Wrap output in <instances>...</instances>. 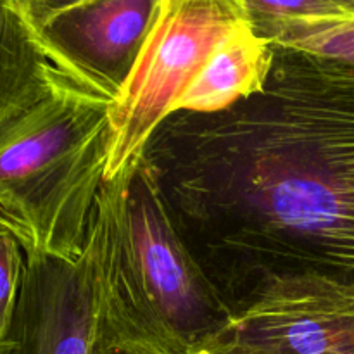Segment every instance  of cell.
<instances>
[{
	"label": "cell",
	"mask_w": 354,
	"mask_h": 354,
	"mask_svg": "<svg viewBox=\"0 0 354 354\" xmlns=\"http://www.w3.org/2000/svg\"><path fill=\"white\" fill-rule=\"evenodd\" d=\"M99 324L97 239L90 223L85 251L76 261L26 258L0 354H90Z\"/></svg>",
	"instance_id": "7"
},
{
	"label": "cell",
	"mask_w": 354,
	"mask_h": 354,
	"mask_svg": "<svg viewBox=\"0 0 354 354\" xmlns=\"http://www.w3.org/2000/svg\"><path fill=\"white\" fill-rule=\"evenodd\" d=\"M203 349L354 354V280L301 273L263 283L234 308L223 330Z\"/></svg>",
	"instance_id": "5"
},
{
	"label": "cell",
	"mask_w": 354,
	"mask_h": 354,
	"mask_svg": "<svg viewBox=\"0 0 354 354\" xmlns=\"http://www.w3.org/2000/svg\"><path fill=\"white\" fill-rule=\"evenodd\" d=\"M100 317L165 354H194L232 317L142 158L102 182L93 213Z\"/></svg>",
	"instance_id": "2"
},
{
	"label": "cell",
	"mask_w": 354,
	"mask_h": 354,
	"mask_svg": "<svg viewBox=\"0 0 354 354\" xmlns=\"http://www.w3.org/2000/svg\"><path fill=\"white\" fill-rule=\"evenodd\" d=\"M272 61L270 41L244 19L218 44L171 114H214L235 106L263 88Z\"/></svg>",
	"instance_id": "9"
},
{
	"label": "cell",
	"mask_w": 354,
	"mask_h": 354,
	"mask_svg": "<svg viewBox=\"0 0 354 354\" xmlns=\"http://www.w3.org/2000/svg\"><path fill=\"white\" fill-rule=\"evenodd\" d=\"M194 354H230V353L214 351V349H201V351H197V353H194Z\"/></svg>",
	"instance_id": "13"
},
{
	"label": "cell",
	"mask_w": 354,
	"mask_h": 354,
	"mask_svg": "<svg viewBox=\"0 0 354 354\" xmlns=\"http://www.w3.org/2000/svg\"><path fill=\"white\" fill-rule=\"evenodd\" d=\"M90 354H165L154 346H149L137 339L127 337L120 332L107 327L100 317L99 328H97L95 341H93Z\"/></svg>",
	"instance_id": "12"
},
{
	"label": "cell",
	"mask_w": 354,
	"mask_h": 354,
	"mask_svg": "<svg viewBox=\"0 0 354 354\" xmlns=\"http://www.w3.org/2000/svg\"><path fill=\"white\" fill-rule=\"evenodd\" d=\"M270 45L259 92L175 113L152 147L176 228L230 308L283 277L354 280V75Z\"/></svg>",
	"instance_id": "1"
},
{
	"label": "cell",
	"mask_w": 354,
	"mask_h": 354,
	"mask_svg": "<svg viewBox=\"0 0 354 354\" xmlns=\"http://www.w3.org/2000/svg\"><path fill=\"white\" fill-rule=\"evenodd\" d=\"M244 19L239 0H161L130 76L107 107L104 182L140 156L218 44Z\"/></svg>",
	"instance_id": "4"
},
{
	"label": "cell",
	"mask_w": 354,
	"mask_h": 354,
	"mask_svg": "<svg viewBox=\"0 0 354 354\" xmlns=\"http://www.w3.org/2000/svg\"><path fill=\"white\" fill-rule=\"evenodd\" d=\"M64 93L92 95L55 66L26 0H0V128Z\"/></svg>",
	"instance_id": "8"
},
{
	"label": "cell",
	"mask_w": 354,
	"mask_h": 354,
	"mask_svg": "<svg viewBox=\"0 0 354 354\" xmlns=\"http://www.w3.org/2000/svg\"><path fill=\"white\" fill-rule=\"evenodd\" d=\"M26 259L16 239L0 228V341L6 337L19 297Z\"/></svg>",
	"instance_id": "11"
},
{
	"label": "cell",
	"mask_w": 354,
	"mask_h": 354,
	"mask_svg": "<svg viewBox=\"0 0 354 354\" xmlns=\"http://www.w3.org/2000/svg\"><path fill=\"white\" fill-rule=\"evenodd\" d=\"M161 0H26L55 66L113 104L130 76Z\"/></svg>",
	"instance_id": "6"
},
{
	"label": "cell",
	"mask_w": 354,
	"mask_h": 354,
	"mask_svg": "<svg viewBox=\"0 0 354 354\" xmlns=\"http://www.w3.org/2000/svg\"><path fill=\"white\" fill-rule=\"evenodd\" d=\"M109 102L64 93L0 128V228L26 258L85 251L109 152Z\"/></svg>",
	"instance_id": "3"
},
{
	"label": "cell",
	"mask_w": 354,
	"mask_h": 354,
	"mask_svg": "<svg viewBox=\"0 0 354 354\" xmlns=\"http://www.w3.org/2000/svg\"><path fill=\"white\" fill-rule=\"evenodd\" d=\"M272 44L306 52L354 75V0H342L332 16L290 28Z\"/></svg>",
	"instance_id": "10"
}]
</instances>
